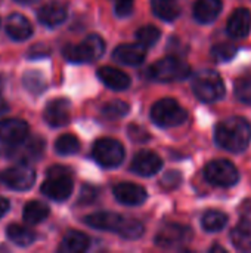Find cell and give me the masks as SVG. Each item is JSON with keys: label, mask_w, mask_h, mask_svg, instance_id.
Here are the masks:
<instances>
[{"label": "cell", "mask_w": 251, "mask_h": 253, "mask_svg": "<svg viewBox=\"0 0 251 253\" xmlns=\"http://www.w3.org/2000/svg\"><path fill=\"white\" fill-rule=\"evenodd\" d=\"M9 110V105H7V102L0 96V114H3V113H6Z\"/></svg>", "instance_id": "b9f144b4"}, {"label": "cell", "mask_w": 251, "mask_h": 253, "mask_svg": "<svg viewBox=\"0 0 251 253\" xmlns=\"http://www.w3.org/2000/svg\"><path fill=\"white\" fill-rule=\"evenodd\" d=\"M148 73H149V77L157 82L170 83V82L185 80L186 77H189L191 68L182 59L176 56H167L152 64Z\"/></svg>", "instance_id": "8992f818"}, {"label": "cell", "mask_w": 251, "mask_h": 253, "mask_svg": "<svg viewBox=\"0 0 251 253\" xmlns=\"http://www.w3.org/2000/svg\"><path fill=\"white\" fill-rule=\"evenodd\" d=\"M154 13L163 21H175L180 15V7L176 0H151Z\"/></svg>", "instance_id": "d4e9b609"}, {"label": "cell", "mask_w": 251, "mask_h": 253, "mask_svg": "<svg viewBox=\"0 0 251 253\" xmlns=\"http://www.w3.org/2000/svg\"><path fill=\"white\" fill-rule=\"evenodd\" d=\"M251 30V12L246 7H238L235 9L226 25V31L231 37L234 39H243L246 37Z\"/></svg>", "instance_id": "e0dca14e"}, {"label": "cell", "mask_w": 251, "mask_h": 253, "mask_svg": "<svg viewBox=\"0 0 251 253\" xmlns=\"http://www.w3.org/2000/svg\"><path fill=\"white\" fill-rule=\"evenodd\" d=\"M204 178L216 187L229 188L240 181V172L232 162L219 159L206 165Z\"/></svg>", "instance_id": "52a82bcc"}, {"label": "cell", "mask_w": 251, "mask_h": 253, "mask_svg": "<svg viewBox=\"0 0 251 253\" xmlns=\"http://www.w3.org/2000/svg\"><path fill=\"white\" fill-rule=\"evenodd\" d=\"M232 245L241 252H251V221L243 219L231 231Z\"/></svg>", "instance_id": "603a6c76"}, {"label": "cell", "mask_w": 251, "mask_h": 253, "mask_svg": "<svg viewBox=\"0 0 251 253\" xmlns=\"http://www.w3.org/2000/svg\"><path fill=\"white\" fill-rule=\"evenodd\" d=\"M129 110H130V107L127 102H124L121 99H114L104 105L102 114L108 119H120V117H124L129 113Z\"/></svg>", "instance_id": "836d02e7"}, {"label": "cell", "mask_w": 251, "mask_h": 253, "mask_svg": "<svg viewBox=\"0 0 251 253\" xmlns=\"http://www.w3.org/2000/svg\"><path fill=\"white\" fill-rule=\"evenodd\" d=\"M22 82H24V86L28 92L37 95V93H41L44 92L46 89V79L44 76L40 73V71H36V70H30L24 74L22 77Z\"/></svg>", "instance_id": "f1b7e54d"}, {"label": "cell", "mask_w": 251, "mask_h": 253, "mask_svg": "<svg viewBox=\"0 0 251 253\" xmlns=\"http://www.w3.org/2000/svg\"><path fill=\"white\" fill-rule=\"evenodd\" d=\"M135 0H115V13L120 18H126L133 12Z\"/></svg>", "instance_id": "74e56055"}, {"label": "cell", "mask_w": 251, "mask_h": 253, "mask_svg": "<svg viewBox=\"0 0 251 253\" xmlns=\"http://www.w3.org/2000/svg\"><path fill=\"white\" fill-rule=\"evenodd\" d=\"M105 50V43L101 36L90 34L78 44H67L62 50L65 59L83 64V62H93L102 56Z\"/></svg>", "instance_id": "277c9868"}, {"label": "cell", "mask_w": 251, "mask_h": 253, "mask_svg": "<svg viewBox=\"0 0 251 253\" xmlns=\"http://www.w3.org/2000/svg\"><path fill=\"white\" fill-rule=\"evenodd\" d=\"M49 208L41 203V202H28L22 211V216H24V221L27 224H38V222H43L47 215H49Z\"/></svg>", "instance_id": "484cf974"}, {"label": "cell", "mask_w": 251, "mask_h": 253, "mask_svg": "<svg viewBox=\"0 0 251 253\" xmlns=\"http://www.w3.org/2000/svg\"><path fill=\"white\" fill-rule=\"evenodd\" d=\"M16 1H19V3H25V4H28V3H34V1H37V0H16Z\"/></svg>", "instance_id": "ee69618b"}, {"label": "cell", "mask_w": 251, "mask_h": 253, "mask_svg": "<svg viewBox=\"0 0 251 253\" xmlns=\"http://www.w3.org/2000/svg\"><path fill=\"white\" fill-rule=\"evenodd\" d=\"M191 239H192V230L189 227L180 224H167L158 231L154 242L157 246L163 249H172L191 242Z\"/></svg>", "instance_id": "30bf717a"}, {"label": "cell", "mask_w": 251, "mask_h": 253, "mask_svg": "<svg viewBox=\"0 0 251 253\" xmlns=\"http://www.w3.org/2000/svg\"><path fill=\"white\" fill-rule=\"evenodd\" d=\"M129 136L132 139L138 141V142H143V141H148L149 139V133L143 127H141L138 125H132L129 127Z\"/></svg>", "instance_id": "f35d334b"}, {"label": "cell", "mask_w": 251, "mask_h": 253, "mask_svg": "<svg viewBox=\"0 0 251 253\" xmlns=\"http://www.w3.org/2000/svg\"><path fill=\"white\" fill-rule=\"evenodd\" d=\"M151 119L161 127H175L185 123L188 113L176 99L164 98L152 105Z\"/></svg>", "instance_id": "5b68a950"}, {"label": "cell", "mask_w": 251, "mask_h": 253, "mask_svg": "<svg viewBox=\"0 0 251 253\" xmlns=\"http://www.w3.org/2000/svg\"><path fill=\"white\" fill-rule=\"evenodd\" d=\"M228 224V215L220 211H207L201 218V225L209 233L222 231Z\"/></svg>", "instance_id": "4316f807"}, {"label": "cell", "mask_w": 251, "mask_h": 253, "mask_svg": "<svg viewBox=\"0 0 251 253\" xmlns=\"http://www.w3.org/2000/svg\"><path fill=\"white\" fill-rule=\"evenodd\" d=\"M89 246H90V240L84 233L70 231L65 234L59 249L64 253H80L87 251Z\"/></svg>", "instance_id": "cb8c5ba5"}, {"label": "cell", "mask_w": 251, "mask_h": 253, "mask_svg": "<svg viewBox=\"0 0 251 253\" xmlns=\"http://www.w3.org/2000/svg\"><path fill=\"white\" fill-rule=\"evenodd\" d=\"M28 125L21 119H6L0 122V141L16 144L28 136Z\"/></svg>", "instance_id": "2e32d148"}, {"label": "cell", "mask_w": 251, "mask_h": 253, "mask_svg": "<svg viewBox=\"0 0 251 253\" xmlns=\"http://www.w3.org/2000/svg\"><path fill=\"white\" fill-rule=\"evenodd\" d=\"M222 7V0H197L194 4V18L201 24H210L220 15Z\"/></svg>", "instance_id": "7402d4cb"}, {"label": "cell", "mask_w": 251, "mask_h": 253, "mask_svg": "<svg viewBox=\"0 0 251 253\" xmlns=\"http://www.w3.org/2000/svg\"><path fill=\"white\" fill-rule=\"evenodd\" d=\"M182 182V173L178 172V170H169L164 173V176L161 178L160 181V185L164 188V190H175L180 185Z\"/></svg>", "instance_id": "d590c367"}, {"label": "cell", "mask_w": 251, "mask_h": 253, "mask_svg": "<svg viewBox=\"0 0 251 253\" xmlns=\"http://www.w3.org/2000/svg\"><path fill=\"white\" fill-rule=\"evenodd\" d=\"M9 211V202L3 197H0V218Z\"/></svg>", "instance_id": "60d3db41"}, {"label": "cell", "mask_w": 251, "mask_h": 253, "mask_svg": "<svg viewBox=\"0 0 251 253\" xmlns=\"http://www.w3.org/2000/svg\"><path fill=\"white\" fill-rule=\"evenodd\" d=\"M6 33L16 42H22L33 34L31 22L21 13H13L6 21Z\"/></svg>", "instance_id": "44dd1931"}, {"label": "cell", "mask_w": 251, "mask_h": 253, "mask_svg": "<svg viewBox=\"0 0 251 253\" xmlns=\"http://www.w3.org/2000/svg\"><path fill=\"white\" fill-rule=\"evenodd\" d=\"M46 148V142L40 136L25 138L16 144H9V147L3 151V154L9 159L15 160H38Z\"/></svg>", "instance_id": "9c48e42d"}, {"label": "cell", "mask_w": 251, "mask_h": 253, "mask_svg": "<svg viewBox=\"0 0 251 253\" xmlns=\"http://www.w3.org/2000/svg\"><path fill=\"white\" fill-rule=\"evenodd\" d=\"M235 96L244 102V104H251V76H241L235 80Z\"/></svg>", "instance_id": "e575fe53"}, {"label": "cell", "mask_w": 251, "mask_h": 253, "mask_svg": "<svg viewBox=\"0 0 251 253\" xmlns=\"http://www.w3.org/2000/svg\"><path fill=\"white\" fill-rule=\"evenodd\" d=\"M93 159L104 168H117L124 160V147L112 138L98 139L93 145Z\"/></svg>", "instance_id": "ba28073f"}, {"label": "cell", "mask_w": 251, "mask_h": 253, "mask_svg": "<svg viewBox=\"0 0 251 253\" xmlns=\"http://www.w3.org/2000/svg\"><path fill=\"white\" fill-rule=\"evenodd\" d=\"M114 59L124 65H139L146 58V47L141 43H126L115 47Z\"/></svg>", "instance_id": "9a60e30c"}, {"label": "cell", "mask_w": 251, "mask_h": 253, "mask_svg": "<svg viewBox=\"0 0 251 253\" xmlns=\"http://www.w3.org/2000/svg\"><path fill=\"white\" fill-rule=\"evenodd\" d=\"M145 228L143 225L138 221V219H133V218H124L123 219V224L118 230V234L124 239H129V240H136L139 237H142Z\"/></svg>", "instance_id": "4dcf8cb0"}, {"label": "cell", "mask_w": 251, "mask_h": 253, "mask_svg": "<svg viewBox=\"0 0 251 253\" xmlns=\"http://www.w3.org/2000/svg\"><path fill=\"white\" fill-rule=\"evenodd\" d=\"M192 89L195 96L203 102L220 101L226 93L222 77L213 70H203L197 73V76L192 79Z\"/></svg>", "instance_id": "7a4b0ae2"}, {"label": "cell", "mask_w": 251, "mask_h": 253, "mask_svg": "<svg viewBox=\"0 0 251 253\" xmlns=\"http://www.w3.org/2000/svg\"><path fill=\"white\" fill-rule=\"evenodd\" d=\"M50 53V49L46 47L44 44H37V46H33L28 52V56L36 59V58H43V56H49Z\"/></svg>", "instance_id": "ab89813d"}, {"label": "cell", "mask_w": 251, "mask_h": 253, "mask_svg": "<svg viewBox=\"0 0 251 253\" xmlns=\"http://www.w3.org/2000/svg\"><path fill=\"white\" fill-rule=\"evenodd\" d=\"M160 36H161V31L155 27V25H145V27H141L136 33V39H138V43H141L142 46L145 47H151L154 46L158 40H160Z\"/></svg>", "instance_id": "1f68e13d"}, {"label": "cell", "mask_w": 251, "mask_h": 253, "mask_svg": "<svg viewBox=\"0 0 251 253\" xmlns=\"http://www.w3.org/2000/svg\"><path fill=\"white\" fill-rule=\"evenodd\" d=\"M98 76L101 82L112 90H124L130 86V77L114 67H101Z\"/></svg>", "instance_id": "ffe728a7"}, {"label": "cell", "mask_w": 251, "mask_h": 253, "mask_svg": "<svg viewBox=\"0 0 251 253\" xmlns=\"http://www.w3.org/2000/svg\"><path fill=\"white\" fill-rule=\"evenodd\" d=\"M67 6L59 1H52L41 6L37 12V16L41 24L47 27H56L67 19Z\"/></svg>", "instance_id": "d6986e66"}, {"label": "cell", "mask_w": 251, "mask_h": 253, "mask_svg": "<svg viewBox=\"0 0 251 253\" xmlns=\"http://www.w3.org/2000/svg\"><path fill=\"white\" fill-rule=\"evenodd\" d=\"M124 216L118 215V213H112V212H98V213H92L89 216L84 218V222L96 230H102V231H114L118 233L121 224H123Z\"/></svg>", "instance_id": "ac0fdd59"}, {"label": "cell", "mask_w": 251, "mask_h": 253, "mask_svg": "<svg viewBox=\"0 0 251 253\" xmlns=\"http://www.w3.org/2000/svg\"><path fill=\"white\" fill-rule=\"evenodd\" d=\"M210 252L212 253H215V252L226 253V249H225V248H222V246H219V245H215V246H212V248H210Z\"/></svg>", "instance_id": "7bdbcfd3"}, {"label": "cell", "mask_w": 251, "mask_h": 253, "mask_svg": "<svg viewBox=\"0 0 251 253\" xmlns=\"http://www.w3.org/2000/svg\"><path fill=\"white\" fill-rule=\"evenodd\" d=\"M98 193L99 190L93 185H84L81 188V193H80V197H78V205H90L93 203L96 199H98Z\"/></svg>", "instance_id": "8d00e7d4"}, {"label": "cell", "mask_w": 251, "mask_h": 253, "mask_svg": "<svg viewBox=\"0 0 251 253\" xmlns=\"http://www.w3.org/2000/svg\"><path fill=\"white\" fill-rule=\"evenodd\" d=\"M34 181H36V172L25 165L9 168L0 173V182L16 191H25L31 188Z\"/></svg>", "instance_id": "8fae6325"}, {"label": "cell", "mask_w": 251, "mask_h": 253, "mask_svg": "<svg viewBox=\"0 0 251 253\" xmlns=\"http://www.w3.org/2000/svg\"><path fill=\"white\" fill-rule=\"evenodd\" d=\"M237 52H238V47L234 43H229V42L219 43L212 47V58L217 62H226L235 58Z\"/></svg>", "instance_id": "d6a6232c"}, {"label": "cell", "mask_w": 251, "mask_h": 253, "mask_svg": "<svg viewBox=\"0 0 251 253\" xmlns=\"http://www.w3.org/2000/svg\"><path fill=\"white\" fill-rule=\"evenodd\" d=\"M115 199L126 206H139L146 200V190L133 182H121L114 187Z\"/></svg>", "instance_id": "5bb4252c"}, {"label": "cell", "mask_w": 251, "mask_h": 253, "mask_svg": "<svg viewBox=\"0 0 251 253\" xmlns=\"http://www.w3.org/2000/svg\"><path fill=\"white\" fill-rule=\"evenodd\" d=\"M163 168V160L152 151H141L135 156L130 169L141 176H152Z\"/></svg>", "instance_id": "4fadbf2b"}, {"label": "cell", "mask_w": 251, "mask_h": 253, "mask_svg": "<svg viewBox=\"0 0 251 253\" xmlns=\"http://www.w3.org/2000/svg\"><path fill=\"white\" fill-rule=\"evenodd\" d=\"M55 150L58 154L61 156H71L75 154L80 150V141L70 133H65L62 136H59L55 142Z\"/></svg>", "instance_id": "f546056e"}, {"label": "cell", "mask_w": 251, "mask_h": 253, "mask_svg": "<svg viewBox=\"0 0 251 253\" xmlns=\"http://www.w3.org/2000/svg\"><path fill=\"white\" fill-rule=\"evenodd\" d=\"M1 87H3V79L0 77V90H1Z\"/></svg>", "instance_id": "f6af8a7d"}, {"label": "cell", "mask_w": 251, "mask_h": 253, "mask_svg": "<svg viewBox=\"0 0 251 253\" xmlns=\"http://www.w3.org/2000/svg\"><path fill=\"white\" fill-rule=\"evenodd\" d=\"M215 141L226 151L243 153L251 142V125L243 117H229L216 126Z\"/></svg>", "instance_id": "6da1fadb"}, {"label": "cell", "mask_w": 251, "mask_h": 253, "mask_svg": "<svg viewBox=\"0 0 251 253\" xmlns=\"http://www.w3.org/2000/svg\"><path fill=\"white\" fill-rule=\"evenodd\" d=\"M72 187L71 172L64 166H52L47 169V179L41 185V193L55 202H64L71 196Z\"/></svg>", "instance_id": "3957f363"}, {"label": "cell", "mask_w": 251, "mask_h": 253, "mask_svg": "<svg viewBox=\"0 0 251 253\" xmlns=\"http://www.w3.org/2000/svg\"><path fill=\"white\" fill-rule=\"evenodd\" d=\"M71 117V104L68 99L56 98L50 101L44 110V120L47 125L53 127L65 126L70 122Z\"/></svg>", "instance_id": "7c38bea8"}, {"label": "cell", "mask_w": 251, "mask_h": 253, "mask_svg": "<svg viewBox=\"0 0 251 253\" xmlns=\"http://www.w3.org/2000/svg\"><path fill=\"white\" fill-rule=\"evenodd\" d=\"M6 234H7L10 242H13L15 245H18L21 248L30 246L34 242V239H36V234L30 228L18 225V224L9 225L7 230H6Z\"/></svg>", "instance_id": "83f0119b"}]
</instances>
